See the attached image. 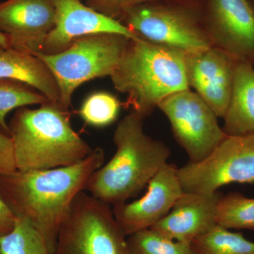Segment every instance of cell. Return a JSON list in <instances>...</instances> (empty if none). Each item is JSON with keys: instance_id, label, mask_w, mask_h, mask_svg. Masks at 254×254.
<instances>
[{"instance_id": "26", "label": "cell", "mask_w": 254, "mask_h": 254, "mask_svg": "<svg viewBox=\"0 0 254 254\" xmlns=\"http://www.w3.org/2000/svg\"><path fill=\"white\" fill-rule=\"evenodd\" d=\"M16 216L0 195V237L14 229Z\"/></svg>"}, {"instance_id": "27", "label": "cell", "mask_w": 254, "mask_h": 254, "mask_svg": "<svg viewBox=\"0 0 254 254\" xmlns=\"http://www.w3.org/2000/svg\"><path fill=\"white\" fill-rule=\"evenodd\" d=\"M0 46L9 47V41L7 37L4 33L0 31Z\"/></svg>"}, {"instance_id": "22", "label": "cell", "mask_w": 254, "mask_h": 254, "mask_svg": "<svg viewBox=\"0 0 254 254\" xmlns=\"http://www.w3.org/2000/svg\"><path fill=\"white\" fill-rule=\"evenodd\" d=\"M127 240L135 254H195L190 244L171 240L150 228L127 237Z\"/></svg>"}, {"instance_id": "11", "label": "cell", "mask_w": 254, "mask_h": 254, "mask_svg": "<svg viewBox=\"0 0 254 254\" xmlns=\"http://www.w3.org/2000/svg\"><path fill=\"white\" fill-rule=\"evenodd\" d=\"M175 165L167 163L148 184L146 193L131 203L114 205L115 220L127 237L165 218L184 193Z\"/></svg>"}, {"instance_id": "9", "label": "cell", "mask_w": 254, "mask_h": 254, "mask_svg": "<svg viewBox=\"0 0 254 254\" xmlns=\"http://www.w3.org/2000/svg\"><path fill=\"white\" fill-rule=\"evenodd\" d=\"M158 108L168 119L175 139L190 163L204 160L227 136L215 112L190 88L169 95Z\"/></svg>"}, {"instance_id": "18", "label": "cell", "mask_w": 254, "mask_h": 254, "mask_svg": "<svg viewBox=\"0 0 254 254\" xmlns=\"http://www.w3.org/2000/svg\"><path fill=\"white\" fill-rule=\"evenodd\" d=\"M190 245L195 254H254V242L219 225L196 237Z\"/></svg>"}, {"instance_id": "2", "label": "cell", "mask_w": 254, "mask_h": 254, "mask_svg": "<svg viewBox=\"0 0 254 254\" xmlns=\"http://www.w3.org/2000/svg\"><path fill=\"white\" fill-rule=\"evenodd\" d=\"M143 121L131 112L119 123L113 136L116 152L93 173L85 191L113 206L125 203L138 195L168 163L171 150L145 133Z\"/></svg>"}, {"instance_id": "5", "label": "cell", "mask_w": 254, "mask_h": 254, "mask_svg": "<svg viewBox=\"0 0 254 254\" xmlns=\"http://www.w3.org/2000/svg\"><path fill=\"white\" fill-rule=\"evenodd\" d=\"M137 38L185 53L213 47L205 0H155L132 6L118 20Z\"/></svg>"}, {"instance_id": "10", "label": "cell", "mask_w": 254, "mask_h": 254, "mask_svg": "<svg viewBox=\"0 0 254 254\" xmlns=\"http://www.w3.org/2000/svg\"><path fill=\"white\" fill-rule=\"evenodd\" d=\"M213 47L240 63L254 65V6L249 0H205Z\"/></svg>"}, {"instance_id": "20", "label": "cell", "mask_w": 254, "mask_h": 254, "mask_svg": "<svg viewBox=\"0 0 254 254\" xmlns=\"http://www.w3.org/2000/svg\"><path fill=\"white\" fill-rule=\"evenodd\" d=\"M0 254H53L36 228L16 217L14 229L0 237Z\"/></svg>"}, {"instance_id": "24", "label": "cell", "mask_w": 254, "mask_h": 254, "mask_svg": "<svg viewBox=\"0 0 254 254\" xmlns=\"http://www.w3.org/2000/svg\"><path fill=\"white\" fill-rule=\"evenodd\" d=\"M88 6L118 21L127 9L136 5L155 0H83Z\"/></svg>"}, {"instance_id": "3", "label": "cell", "mask_w": 254, "mask_h": 254, "mask_svg": "<svg viewBox=\"0 0 254 254\" xmlns=\"http://www.w3.org/2000/svg\"><path fill=\"white\" fill-rule=\"evenodd\" d=\"M9 126L16 169L48 170L77 164L93 149L71 127L69 112L48 102L16 110Z\"/></svg>"}, {"instance_id": "21", "label": "cell", "mask_w": 254, "mask_h": 254, "mask_svg": "<svg viewBox=\"0 0 254 254\" xmlns=\"http://www.w3.org/2000/svg\"><path fill=\"white\" fill-rule=\"evenodd\" d=\"M50 102L45 95L21 82L0 79V127L9 134L6 119L12 110Z\"/></svg>"}, {"instance_id": "15", "label": "cell", "mask_w": 254, "mask_h": 254, "mask_svg": "<svg viewBox=\"0 0 254 254\" xmlns=\"http://www.w3.org/2000/svg\"><path fill=\"white\" fill-rule=\"evenodd\" d=\"M221 193H188L177 200L170 213L150 229L171 240L190 244L217 225Z\"/></svg>"}, {"instance_id": "23", "label": "cell", "mask_w": 254, "mask_h": 254, "mask_svg": "<svg viewBox=\"0 0 254 254\" xmlns=\"http://www.w3.org/2000/svg\"><path fill=\"white\" fill-rule=\"evenodd\" d=\"M120 108L116 96L107 92H96L83 101L78 113L87 125L105 127L116 121Z\"/></svg>"}, {"instance_id": "13", "label": "cell", "mask_w": 254, "mask_h": 254, "mask_svg": "<svg viewBox=\"0 0 254 254\" xmlns=\"http://www.w3.org/2000/svg\"><path fill=\"white\" fill-rule=\"evenodd\" d=\"M52 0H6L0 2V31L9 47L35 55L41 53L55 25Z\"/></svg>"}, {"instance_id": "14", "label": "cell", "mask_w": 254, "mask_h": 254, "mask_svg": "<svg viewBox=\"0 0 254 254\" xmlns=\"http://www.w3.org/2000/svg\"><path fill=\"white\" fill-rule=\"evenodd\" d=\"M55 9V27L47 37L41 53L56 54L81 37L101 33L137 37L120 21L100 14L83 0H52Z\"/></svg>"}, {"instance_id": "12", "label": "cell", "mask_w": 254, "mask_h": 254, "mask_svg": "<svg viewBox=\"0 0 254 254\" xmlns=\"http://www.w3.org/2000/svg\"><path fill=\"white\" fill-rule=\"evenodd\" d=\"M238 63L231 55L213 46L185 55L189 86L218 118H223L230 103Z\"/></svg>"}, {"instance_id": "4", "label": "cell", "mask_w": 254, "mask_h": 254, "mask_svg": "<svg viewBox=\"0 0 254 254\" xmlns=\"http://www.w3.org/2000/svg\"><path fill=\"white\" fill-rule=\"evenodd\" d=\"M185 55L141 38L131 39L110 78L115 89L127 95V107L145 120L169 95L190 89Z\"/></svg>"}, {"instance_id": "1", "label": "cell", "mask_w": 254, "mask_h": 254, "mask_svg": "<svg viewBox=\"0 0 254 254\" xmlns=\"http://www.w3.org/2000/svg\"><path fill=\"white\" fill-rule=\"evenodd\" d=\"M103 148L75 165L48 170H16L0 175V195L14 215L27 220L54 254L62 224L75 197L104 163Z\"/></svg>"}, {"instance_id": "8", "label": "cell", "mask_w": 254, "mask_h": 254, "mask_svg": "<svg viewBox=\"0 0 254 254\" xmlns=\"http://www.w3.org/2000/svg\"><path fill=\"white\" fill-rule=\"evenodd\" d=\"M184 191L212 193L232 183L254 182V135L227 136L207 158L177 168Z\"/></svg>"}, {"instance_id": "28", "label": "cell", "mask_w": 254, "mask_h": 254, "mask_svg": "<svg viewBox=\"0 0 254 254\" xmlns=\"http://www.w3.org/2000/svg\"><path fill=\"white\" fill-rule=\"evenodd\" d=\"M253 1H254V0H253Z\"/></svg>"}, {"instance_id": "7", "label": "cell", "mask_w": 254, "mask_h": 254, "mask_svg": "<svg viewBox=\"0 0 254 254\" xmlns=\"http://www.w3.org/2000/svg\"><path fill=\"white\" fill-rule=\"evenodd\" d=\"M54 254H135L111 205L83 190L62 224Z\"/></svg>"}, {"instance_id": "16", "label": "cell", "mask_w": 254, "mask_h": 254, "mask_svg": "<svg viewBox=\"0 0 254 254\" xmlns=\"http://www.w3.org/2000/svg\"><path fill=\"white\" fill-rule=\"evenodd\" d=\"M0 79L21 82L40 92L51 103H59L58 82L46 64L35 55L0 46Z\"/></svg>"}, {"instance_id": "6", "label": "cell", "mask_w": 254, "mask_h": 254, "mask_svg": "<svg viewBox=\"0 0 254 254\" xmlns=\"http://www.w3.org/2000/svg\"><path fill=\"white\" fill-rule=\"evenodd\" d=\"M131 38L118 33L88 35L56 54L33 55L46 64L60 88V108L68 111L73 93L83 83L110 76L118 66Z\"/></svg>"}, {"instance_id": "25", "label": "cell", "mask_w": 254, "mask_h": 254, "mask_svg": "<svg viewBox=\"0 0 254 254\" xmlns=\"http://www.w3.org/2000/svg\"><path fill=\"white\" fill-rule=\"evenodd\" d=\"M16 170L12 140L0 127V175L12 173Z\"/></svg>"}, {"instance_id": "17", "label": "cell", "mask_w": 254, "mask_h": 254, "mask_svg": "<svg viewBox=\"0 0 254 254\" xmlns=\"http://www.w3.org/2000/svg\"><path fill=\"white\" fill-rule=\"evenodd\" d=\"M227 136L254 135V65L238 63L231 98L224 115Z\"/></svg>"}, {"instance_id": "19", "label": "cell", "mask_w": 254, "mask_h": 254, "mask_svg": "<svg viewBox=\"0 0 254 254\" xmlns=\"http://www.w3.org/2000/svg\"><path fill=\"white\" fill-rule=\"evenodd\" d=\"M217 225L227 229L254 230V198L234 192L222 195L217 205Z\"/></svg>"}]
</instances>
